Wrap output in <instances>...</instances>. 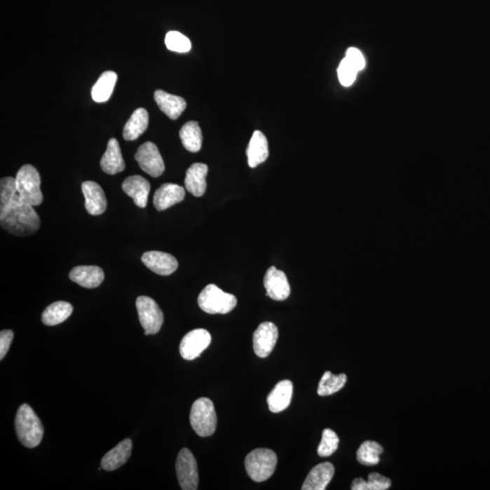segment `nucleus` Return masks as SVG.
<instances>
[{
    "label": "nucleus",
    "instance_id": "f8f14e48",
    "mask_svg": "<svg viewBox=\"0 0 490 490\" xmlns=\"http://www.w3.org/2000/svg\"><path fill=\"white\" fill-rule=\"evenodd\" d=\"M264 283L268 296L274 301H285L291 294L286 274L276 267L269 268L265 273Z\"/></svg>",
    "mask_w": 490,
    "mask_h": 490
},
{
    "label": "nucleus",
    "instance_id": "b1692460",
    "mask_svg": "<svg viewBox=\"0 0 490 490\" xmlns=\"http://www.w3.org/2000/svg\"><path fill=\"white\" fill-rule=\"evenodd\" d=\"M248 165L250 168H257L261 163L266 161L269 156V148L268 141L265 135L261 131H255L250 140L247 151Z\"/></svg>",
    "mask_w": 490,
    "mask_h": 490
},
{
    "label": "nucleus",
    "instance_id": "7ed1b4c3",
    "mask_svg": "<svg viewBox=\"0 0 490 490\" xmlns=\"http://www.w3.org/2000/svg\"><path fill=\"white\" fill-rule=\"evenodd\" d=\"M191 426L200 437H210L215 433L217 416L214 403L207 397L196 400L191 409Z\"/></svg>",
    "mask_w": 490,
    "mask_h": 490
},
{
    "label": "nucleus",
    "instance_id": "c85d7f7f",
    "mask_svg": "<svg viewBox=\"0 0 490 490\" xmlns=\"http://www.w3.org/2000/svg\"><path fill=\"white\" fill-rule=\"evenodd\" d=\"M383 448L375 442H365L360 445L357 451V459L360 464L365 466H375L380 463V456Z\"/></svg>",
    "mask_w": 490,
    "mask_h": 490
},
{
    "label": "nucleus",
    "instance_id": "c9c22d12",
    "mask_svg": "<svg viewBox=\"0 0 490 490\" xmlns=\"http://www.w3.org/2000/svg\"><path fill=\"white\" fill-rule=\"evenodd\" d=\"M346 58L359 71L365 69V57H363L362 52H360L359 49H357L355 48H351L348 49L346 53Z\"/></svg>",
    "mask_w": 490,
    "mask_h": 490
},
{
    "label": "nucleus",
    "instance_id": "f03ea898",
    "mask_svg": "<svg viewBox=\"0 0 490 490\" xmlns=\"http://www.w3.org/2000/svg\"><path fill=\"white\" fill-rule=\"evenodd\" d=\"M17 435L20 442L27 448L39 446L44 435V427L32 407L23 404L20 407L15 421Z\"/></svg>",
    "mask_w": 490,
    "mask_h": 490
},
{
    "label": "nucleus",
    "instance_id": "6ab92c4d",
    "mask_svg": "<svg viewBox=\"0 0 490 490\" xmlns=\"http://www.w3.org/2000/svg\"><path fill=\"white\" fill-rule=\"evenodd\" d=\"M132 449V443L130 439L123 440L104 456L101 461V468L106 471H112L122 467L130 458Z\"/></svg>",
    "mask_w": 490,
    "mask_h": 490
},
{
    "label": "nucleus",
    "instance_id": "423d86ee",
    "mask_svg": "<svg viewBox=\"0 0 490 490\" xmlns=\"http://www.w3.org/2000/svg\"><path fill=\"white\" fill-rule=\"evenodd\" d=\"M18 195L33 206L41 205V179L39 172L32 165H25L18 170L16 177Z\"/></svg>",
    "mask_w": 490,
    "mask_h": 490
},
{
    "label": "nucleus",
    "instance_id": "72a5a7b5",
    "mask_svg": "<svg viewBox=\"0 0 490 490\" xmlns=\"http://www.w3.org/2000/svg\"><path fill=\"white\" fill-rule=\"evenodd\" d=\"M358 72L359 70L345 57L338 67V76L341 84L343 86L353 85Z\"/></svg>",
    "mask_w": 490,
    "mask_h": 490
},
{
    "label": "nucleus",
    "instance_id": "473e14b6",
    "mask_svg": "<svg viewBox=\"0 0 490 490\" xmlns=\"http://www.w3.org/2000/svg\"><path fill=\"white\" fill-rule=\"evenodd\" d=\"M165 45L169 50L178 52V53H186L192 47L189 39L178 32H170L166 34Z\"/></svg>",
    "mask_w": 490,
    "mask_h": 490
},
{
    "label": "nucleus",
    "instance_id": "5701e85b",
    "mask_svg": "<svg viewBox=\"0 0 490 490\" xmlns=\"http://www.w3.org/2000/svg\"><path fill=\"white\" fill-rule=\"evenodd\" d=\"M154 97L160 110L172 120H177L186 109V100L178 95L168 94L163 90H156Z\"/></svg>",
    "mask_w": 490,
    "mask_h": 490
},
{
    "label": "nucleus",
    "instance_id": "c756f323",
    "mask_svg": "<svg viewBox=\"0 0 490 490\" xmlns=\"http://www.w3.org/2000/svg\"><path fill=\"white\" fill-rule=\"evenodd\" d=\"M347 382V376L345 374L334 375L331 372H326L320 379L318 386L320 396H329L338 393L344 387Z\"/></svg>",
    "mask_w": 490,
    "mask_h": 490
},
{
    "label": "nucleus",
    "instance_id": "0eeeda50",
    "mask_svg": "<svg viewBox=\"0 0 490 490\" xmlns=\"http://www.w3.org/2000/svg\"><path fill=\"white\" fill-rule=\"evenodd\" d=\"M137 309L144 334H156L163 323V313L158 304L152 298L139 296L137 299Z\"/></svg>",
    "mask_w": 490,
    "mask_h": 490
},
{
    "label": "nucleus",
    "instance_id": "4468645a",
    "mask_svg": "<svg viewBox=\"0 0 490 490\" xmlns=\"http://www.w3.org/2000/svg\"><path fill=\"white\" fill-rule=\"evenodd\" d=\"M82 192L85 196L86 211L91 215H100L107 210L106 195L100 184L93 181L82 184Z\"/></svg>",
    "mask_w": 490,
    "mask_h": 490
},
{
    "label": "nucleus",
    "instance_id": "9d476101",
    "mask_svg": "<svg viewBox=\"0 0 490 490\" xmlns=\"http://www.w3.org/2000/svg\"><path fill=\"white\" fill-rule=\"evenodd\" d=\"M212 341L211 334L205 329H196L188 332L180 343V354L184 360L198 358L207 349Z\"/></svg>",
    "mask_w": 490,
    "mask_h": 490
},
{
    "label": "nucleus",
    "instance_id": "a211bd4d",
    "mask_svg": "<svg viewBox=\"0 0 490 490\" xmlns=\"http://www.w3.org/2000/svg\"><path fill=\"white\" fill-rule=\"evenodd\" d=\"M69 278L82 287L94 289L103 283L104 273L100 267L94 266V265L76 266L71 271Z\"/></svg>",
    "mask_w": 490,
    "mask_h": 490
},
{
    "label": "nucleus",
    "instance_id": "412c9836",
    "mask_svg": "<svg viewBox=\"0 0 490 490\" xmlns=\"http://www.w3.org/2000/svg\"><path fill=\"white\" fill-rule=\"evenodd\" d=\"M100 165L102 170L107 175H116L125 170V163L118 141L116 138H111L107 144L106 152L101 158Z\"/></svg>",
    "mask_w": 490,
    "mask_h": 490
},
{
    "label": "nucleus",
    "instance_id": "dca6fc26",
    "mask_svg": "<svg viewBox=\"0 0 490 490\" xmlns=\"http://www.w3.org/2000/svg\"><path fill=\"white\" fill-rule=\"evenodd\" d=\"M123 191L130 196L135 205L144 208L147 205L148 196H149L151 186L146 178L140 175H132L123 182Z\"/></svg>",
    "mask_w": 490,
    "mask_h": 490
},
{
    "label": "nucleus",
    "instance_id": "ddd939ff",
    "mask_svg": "<svg viewBox=\"0 0 490 490\" xmlns=\"http://www.w3.org/2000/svg\"><path fill=\"white\" fill-rule=\"evenodd\" d=\"M143 264L152 272L159 275L168 276L178 268V261L172 255L166 252L150 251L144 252L141 258Z\"/></svg>",
    "mask_w": 490,
    "mask_h": 490
},
{
    "label": "nucleus",
    "instance_id": "f257e3e1",
    "mask_svg": "<svg viewBox=\"0 0 490 490\" xmlns=\"http://www.w3.org/2000/svg\"><path fill=\"white\" fill-rule=\"evenodd\" d=\"M0 224L17 236H32L39 229V215L32 205L18 195L16 178L0 181Z\"/></svg>",
    "mask_w": 490,
    "mask_h": 490
},
{
    "label": "nucleus",
    "instance_id": "f3484780",
    "mask_svg": "<svg viewBox=\"0 0 490 490\" xmlns=\"http://www.w3.org/2000/svg\"><path fill=\"white\" fill-rule=\"evenodd\" d=\"M334 475V465L325 462L314 467L310 471L301 489L303 490H325L331 482Z\"/></svg>",
    "mask_w": 490,
    "mask_h": 490
},
{
    "label": "nucleus",
    "instance_id": "2eb2a0df",
    "mask_svg": "<svg viewBox=\"0 0 490 490\" xmlns=\"http://www.w3.org/2000/svg\"><path fill=\"white\" fill-rule=\"evenodd\" d=\"M186 191L175 184H165L156 191L154 205L157 211H165L184 199Z\"/></svg>",
    "mask_w": 490,
    "mask_h": 490
},
{
    "label": "nucleus",
    "instance_id": "bb28decb",
    "mask_svg": "<svg viewBox=\"0 0 490 490\" xmlns=\"http://www.w3.org/2000/svg\"><path fill=\"white\" fill-rule=\"evenodd\" d=\"M117 80V75L113 71L104 72L92 88V98L97 103H103L109 100L113 93Z\"/></svg>",
    "mask_w": 490,
    "mask_h": 490
},
{
    "label": "nucleus",
    "instance_id": "a878e982",
    "mask_svg": "<svg viewBox=\"0 0 490 490\" xmlns=\"http://www.w3.org/2000/svg\"><path fill=\"white\" fill-rule=\"evenodd\" d=\"M73 313V306L67 301H55L46 308L42 314V322L47 326H55L62 323Z\"/></svg>",
    "mask_w": 490,
    "mask_h": 490
},
{
    "label": "nucleus",
    "instance_id": "7c9ffc66",
    "mask_svg": "<svg viewBox=\"0 0 490 490\" xmlns=\"http://www.w3.org/2000/svg\"><path fill=\"white\" fill-rule=\"evenodd\" d=\"M391 486V482L388 477L381 476V474L371 473L368 477V482H365L362 477L353 480L351 484L353 490H386Z\"/></svg>",
    "mask_w": 490,
    "mask_h": 490
},
{
    "label": "nucleus",
    "instance_id": "6e6552de",
    "mask_svg": "<svg viewBox=\"0 0 490 490\" xmlns=\"http://www.w3.org/2000/svg\"><path fill=\"white\" fill-rule=\"evenodd\" d=\"M177 474L182 489L196 490L198 488V468L195 456L188 449H183L178 454Z\"/></svg>",
    "mask_w": 490,
    "mask_h": 490
},
{
    "label": "nucleus",
    "instance_id": "1a4fd4ad",
    "mask_svg": "<svg viewBox=\"0 0 490 490\" xmlns=\"http://www.w3.org/2000/svg\"><path fill=\"white\" fill-rule=\"evenodd\" d=\"M140 168L152 177H159L165 172V163L158 148L152 142H146L135 155Z\"/></svg>",
    "mask_w": 490,
    "mask_h": 490
},
{
    "label": "nucleus",
    "instance_id": "aec40b11",
    "mask_svg": "<svg viewBox=\"0 0 490 490\" xmlns=\"http://www.w3.org/2000/svg\"><path fill=\"white\" fill-rule=\"evenodd\" d=\"M294 385L292 381L285 380L277 383L267 397L269 409L273 413H279L287 409L291 404Z\"/></svg>",
    "mask_w": 490,
    "mask_h": 490
},
{
    "label": "nucleus",
    "instance_id": "39448f33",
    "mask_svg": "<svg viewBox=\"0 0 490 490\" xmlns=\"http://www.w3.org/2000/svg\"><path fill=\"white\" fill-rule=\"evenodd\" d=\"M199 307L209 314H226L237 305L236 296L222 291L215 285H209L198 297Z\"/></svg>",
    "mask_w": 490,
    "mask_h": 490
},
{
    "label": "nucleus",
    "instance_id": "4be33fe9",
    "mask_svg": "<svg viewBox=\"0 0 490 490\" xmlns=\"http://www.w3.org/2000/svg\"><path fill=\"white\" fill-rule=\"evenodd\" d=\"M208 166L202 163H196L191 165L186 175L184 184L188 192L196 197L205 195L206 191V175Z\"/></svg>",
    "mask_w": 490,
    "mask_h": 490
},
{
    "label": "nucleus",
    "instance_id": "cd10ccee",
    "mask_svg": "<svg viewBox=\"0 0 490 490\" xmlns=\"http://www.w3.org/2000/svg\"><path fill=\"white\" fill-rule=\"evenodd\" d=\"M179 135L184 147L189 152L197 153L201 150L203 135L198 123L187 122L181 128Z\"/></svg>",
    "mask_w": 490,
    "mask_h": 490
},
{
    "label": "nucleus",
    "instance_id": "2f4dec72",
    "mask_svg": "<svg viewBox=\"0 0 490 490\" xmlns=\"http://www.w3.org/2000/svg\"><path fill=\"white\" fill-rule=\"evenodd\" d=\"M339 442H340V440H339L337 434L329 428H325L322 431V440H320L318 447L320 457L326 458L334 454L337 451Z\"/></svg>",
    "mask_w": 490,
    "mask_h": 490
},
{
    "label": "nucleus",
    "instance_id": "9b49d317",
    "mask_svg": "<svg viewBox=\"0 0 490 490\" xmlns=\"http://www.w3.org/2000/svg\"><path fill=\"white\" fill-rule=\"evenodd\" d=\"M278 328L273 322H263L254 334V350L260 358H266L272 353L278 340Z\"/></svg>",
    "mask_w": 490,
    "mask_h": 490
},
{
    "label": "nucleus",
    "instance_id": "20e7f679",
    "mask_svg": "<svg viewBox=\"0 0 490 490\" xmlns=\"http://www.w3.org/2000/svg\"><path fill=\"white\" fill-rule=\"evenodd\" d=\"M246 471L254 482H263L273 476L277 466L275 453L268 449L250 452L245 461Z\"/></svg>",
    "mask_w": 490,
    "mask_h": 490
},
{
    "label": "nucleus",
    "instance_id": "f704fd0d",
    "mask_svg": "<svg viewBox=\"0 0 490 490\" xmlns=\"http://www.w3.org/2000/svg\"><path fill=\"white\" fill-rule=\"evenodd\" d=\"M13 338L14 334L11 329H4L0 332V360L4 359L7 355Z\"/></svg>",
    "mask_w": 490,
    "mask_h": 490
},
{
    "label": "nucleus",
    "instance_id": "393cba45",
    "mask_svg": "<svg viewBox=\"0 0 490 490\" xmlns=\"http://www.w3.org/2000/svg\"><path fill=\"white\" fill-rule=\"evenodd\" d=\"M149 124V116L144 109H137L132 114L130 118L126 122L123 132V137L126 141L137 139L147 130Z\"/></svg>",
    "mask_w": 490,
    "mask_h": 490
}]
</instances>
